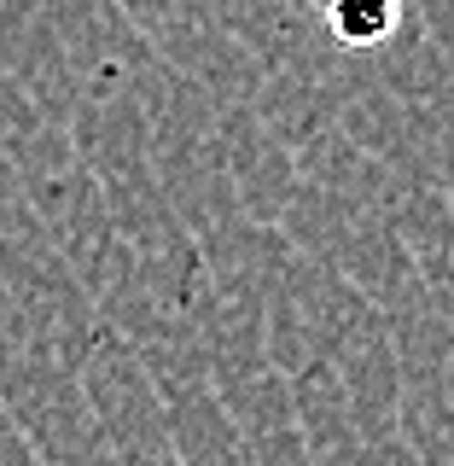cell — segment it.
<instances>
[{"mask_svg":"<svg viewBox=\"0 0 454 466\" xmlns=\"http://www.w3.org/2000/svg\"><path fill=\"white\" fill-rule=\"evenodd\" d=\"M320 18H327L332 41L349 53H373L397 35L402 24V0H315Z\"/></svg>","mask_w":454,"mask_h":466,"instance_id":"1","label":"cell"}]
</instances>
